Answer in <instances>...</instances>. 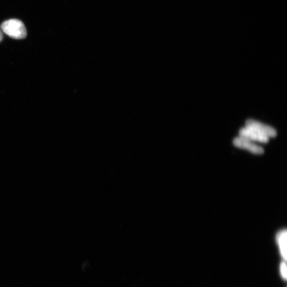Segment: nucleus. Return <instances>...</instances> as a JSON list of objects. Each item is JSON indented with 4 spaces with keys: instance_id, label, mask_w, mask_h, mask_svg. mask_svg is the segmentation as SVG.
Segmentation results:
<instances>
[{
    "instance_id": "nucleus-1",
    "label": "nucleus",
    "mask_w": 287,
    "mask_h": 287,
    "mask_svg": "<svg viewBox=\"0 0 287 287\" xmlns=\"http://www.w3.org/2000/svg\"><path fill=\"white\" fill-rule=\"evenodd\" d=\"M3 31L15 39H23L26 37L27 31L23 23L18 20H10L2 25Z\"/></svg>"
},
{
    "instance_id": "nucleus-6",
    "label": "nucleus",
    "mask_w": 287,
    "mask_h": 287,
    "mask_svg": "<svg viewBox=\"0 0 287 287\" xmlns=\"http://www.w3.org/2000/svg\"><path fill=\"white\" fill-rule=\"evenodd\" d=\"M280 273L282 278L284 280H286V265L285 262H282L280 265Z\"/></svg>"
},
{
    "instance_id": "nucleus-3",
    "label": "nucleus",
    "mask_w": 287,
    "mask_h": 287,
    "mask_svg": "<svg viewBox=\"0 0 287 287\" xmlns=\"http://www.w3.org/2000/svg\"><path fill=\"white\" fill-rule=\"evenodd\" d=\"M246 127L253 129L266 136L267 138H274L277 137L276 130L269 126L262 124L257 121L248 119L246 122Z\"/></svg>"
},
{
    "instance_id": "nucleus-2",
    "label": "nucleus",
    "mask_w": 287,
    "mask_h": 287,
    "mask_svg": "<svg viewBox=\"0 0 287 287\" xmlns=\"http://www.w3.org/2000/svg\"><path fill=\"white\" fill-rule=\"evenodd\" d=\"M233 144L236 147L246 149L253 154L262 155L264 152L262 147L242 137H239L235 139Z\"/></svg>"
},
{
    "instance_id": "nucleus-5",
    "label": "nucleus",
    "mask_w": 287,
    "mask_h": 287,
    "mask_svg": "<svg viewBox=\"0 0 287 287\" xmlns=\"http://www.w3.org/2000/svg\"><path fill=\"white\" fill-rule=\"evenodd\" d=\"M286 231L284 230L280 232L276 237L281 255L285 261L286 260Z\"/></svg>"
},
{
    "instance_id": "nucleus-4",
    "label": "nucleus",
    "mask_w": 287,
    "mask_h": 287,
    "mask_svg": "<svg viewBox=\"0 0 287 287\" xmlns=\"http://www.w3.org/2000/svg\"><path fill=\"white\" fill-rule=\"evenodd\" d=\"M239 137L245 138L253 142L256 141L267 143L269 141V138L266 137L265 135L247 127L241 128L239 130Z\"/></svg>"
},
{
    "instance_id": "nucleus-7",
    "label": "nucleus",
    "mask_w": 287,
    "mask_h": 287,
    "mask_svg": "<svg viewBox=\"0 0 287 287\" xmlns=\"http://www.w3.org/2000/svg\"><path fill=\"white\" fill-rule=\"evenodd\" d=\"M3 39V34L1 30H0V42H1Z\"/></svg>"
}]
</instances>
